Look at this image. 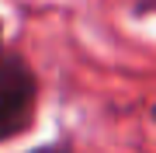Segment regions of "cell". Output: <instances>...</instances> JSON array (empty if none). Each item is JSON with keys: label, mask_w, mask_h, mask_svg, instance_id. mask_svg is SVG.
<instances>
[{"label": "cell", "mask_w": 156, "mask_h": 153, "mask_svg": "<svg viewBox=\"0 0 156 153\" xmlns=\"http://www.w3.org/2000/svg\"><path fill=\"white\" fill-rule=\"evenodd\" d=\"M38 80L17 52H0V143L17 139L35 125Z\"/></svg>", "instance_id": "6da1fadb"}, {"label": "cell", "mask_w": 156, "mask_h": 153, "mask_svg": "<svg viewBox=\"0 0 156 153\" xmlns=\"http://www.w3.org/2000/svg\"><path fill=\"white\" fill-rule=\"evenodd\" d=\"M31 153H69V150L59 143V146H38V150H31Z\"/></svg>", "instance_id": "7a4b0ae2"}]
</instances>
